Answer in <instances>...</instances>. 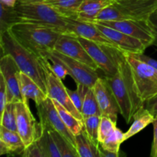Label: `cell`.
Listing matches in <instances>:
<instances>
[{
  "instance_id": "obj_1",
  "label": "cell",
  "mask_w": 157,
  "mask_h": 157,
  "mask_svg": "<svg viewBox=\"0 0 157 157\" xmlns=\"http://www.w3.org/2000/svg\"><path fill=\"white\" fill-rule=\"evenodd\" d=\"M113 52L117 62V71L113 76L104 78L117 101L120 113L129 124L134 115L144 107L145 102L138 94L131 66L124 52L117 48H113Z\"/></svg>"
},
{
  "instance_id": "obj_2",
  "label": "cell",
  "mask_w": 157,
  "mask_h": 157,
  "mask_svg": "<svg viewBox=\"0 0 157 157\" xmlns=\"http://www.w3.org/2000/svg\"><path fill=\"white\" fill-rule=\"evenodd\" d=\"M2 56L10 55L20 71L36 82L47 94L48 78L44 58L27 50L14 38L9 30L0 35Z\"/></svg>"
},
{
  "instance_id": "obj_3",
  "label": "cell",
  "mask_w": 157,
  "mask_h": 157,
  "mask_svg": "<svg viewBox=\"0 0 157 157\" xmlns=\"http://www.w3.org/2000/svg\"><path fill=\"white\" fill-rule=\"evenodd\" d=\"M9 32L23 47L39 57L55 49V44L61 34L46 26L23 21L12 25Z\"/></svg>"
},
{
  "instance_id": "obj_4",
  "label": "cell",
  "mask_w": 157,
  "mask_h": 157,
  "mask_svg": "<svg viewBox=\"0 0 157 157\" xmlns=\"http://www.w3.org/2000/svg\"><path fill=\"white\" fill-rule=\"evenodd\" d=\"M14 9L20 21L40 25L61 33L70 34L64 17L41 0H18Z\"/></svg>"
},
{
  "instance_id": "obj_5",
  "label": "cell",
  "mask_w": 157,
  "mask_h": 157,
  "mask_svg": "<svg viewBox=\"0 0 157 157\" xmlns=\"http://www.w3.org/2000/svg\"><path fill=\"white\" fill-rule=\"evenodd\" d=\"M130 64L135 85L140 98L146 102L157 94V70L150 64L124 52Z\"/></svg>"
},
{
  "instance_id": "obj_6",
  "label": "cell",
  "mask_w": 157,
  "mask_h": 157,
  "mask_svg": "<svg viewBox=\"0 0 157 157\" xmlns=\"http://www.w3.org/2000/svg\"><path fill=\"white\" fill-rule=\"evenodd\" d=\"M15 106L17 130L26 147L41 136L44 129L32 115L29 103L20 101L15 103Z\"/></svg>"
},
{
  "instance_id": "obj_7",
  "label": "cell",
  "mask_w": 157,
  "mask_h": 157,
  "mask_svg": "<svg viewBox=\"0 0 157 157\" xmlns=\"http://www.w3.org/2000/svg\"><path fill=\"white\" fill-rule=\"evenodd\" d=\"M36 108L43 129L53 130L58 132L75 147V136L63 122L52 98L48 97L41 104L36 105Z\"/></svg>"
},
{
  "instance_id": "obj_8",
  "label": "cell",
  "mask_w": 157,
  "mask_h": 157,
  "mask_svg": "<svg viewBox=\"0 0 157 157\" xmlns=\"http://www.w3.org/2000/svg\"><path fill=\"white\" fill-rule=\"evenodd\" d=\"M78 38L96 63L98 68L105 74V77H112L117 73L118 66L113 47L103 45L82 37L78 36Z\"/></svg>"
},
{
  "instance_id": "obj_9",
  "label": "cell",
  "mask_w": 157,
  "mask_h": 157,
  "mask_svg": "<svg viewBox=\"0 0 157 157\" xmlns=\"http://www.w3.org/2000/svg\"><path fill=\"white\" fill-rule=\"evenodd\" d=\"M97 23L113 28L140 41L147 48L154 44V32L148 21L125 19L121 21H98ZM95 23V22H94Z\"/></svg>"
},
{
  "instance_id": "obj_10",
  "label": "cell",
  "mask_w": 157,
  "mask_h": 157,
  "mask_svg": "<svg viewBox=\"0 0 157 157\" xmlns=\"http://www.w3.org/2000/svg\"><path fill=\"white\" fill-rule=\"evenodd\" d=\"M112 4L118 9L121 20L148 21L157 9V0H113Z\"/></svg>"
},
{
  "instance_id": "obj_11",
  "label": "cell",
  "mask_w": 157,
  "mask_h": 157,
  "mask_svg": "<svg viewBox=\"0 0 157 157\" xmlns=\"http://www.w3.org/2000/svg\"><path fill=\"white\" fill-rule=\"evenodd\" d=\"M20 73L19 67L10 55L1 57L0 74L3 76L7 87L8 103L24 101L20 87Z\"/></svg>"
},
{
  "instance_id": "obj_12",
  "label": "cell",
  "mask_w": 157,
  "mask_h": 157,
  "mask_svg": "<svg viewBox=\"0 0 157 157\" xmlns=\"http://www.w3.org/2000/svg\"><path fill=\"white\" fill-rule=\"evenodd\" d=\"M52 52L63 63L68 75L75 80L76 84H82L89 87L94 86L99 78L97 70L56 50H52Z\"/></svg>"
},
{
  "instance_id": "obj_13",
  "label": "cell",
  "mask_w": 157,
  "mask_h": 157,
  "mask_svg": "<svg viewBox=\"0 0 157 157\" xmlns=\"http://www.w3.org/2000/svg\"><path fill=\"white\" fill-rule=\"evenodd\" d=\"M63 55L81 61L98 70V67L86 49L78 40V36L72 34L61 33L55 44V49Z\"/></svg>"
},
{
  "instance_id": "obj_14",
  "label": "cell",
  "mask_w": 157,
  "mask_h": 157,
  "mask_svg": "<svg viewBox=\"0 0 157 157\" xmlns=\"http://www.w3.org/2000/svg\"><path fill=\"white\" fill-rule=\"evenodd\" d=\"M44 58V57H43ZM44 58V62L47 70L48 78V90L47 94L50 98L54 101H56L60 104L63 106L64 108L67 109L69 112L72 113L78 119L83 121L82 114L81 112L78 111V109L75 107V104L71 100L68 93L67 91V87L62 83V80L60 79L46 64V58Z\"/></svg>"
},
{
  "instance_id": "obj_15",
  "label": "cell",
  "mask_w": 157,
  "mask_h": 157,
  "mask_svg": "<svg viewBox=\"0 0 157 157\" xmlns=\"http://www.w3.org/2000/svg\"><path fill=\"white\" fill-rule=\"evenodd\" d=\"M67 31L70 34L76 36L82 37L86 39L95 41L103 45L117 48L116 44L107 38L99 29L97 28L94 23L86 22L80 21L76 18H67L64 17Z\"/></svg>"
},
{
  "instance_id": "obj_16",
  "label": "cell",
  "mask_w": 157,
  "mask_h": 157,
  "mask_svg": "<svg viewBox=\"0 0 157 157\" xmlns=\"http://www.w3.org/2000/svg\"><path fill=\"white\" fill-rule=\"evenodd\" d=\"M94 24L107 38L116 44L118 49L125 53L142 54L147 48L140 41L124 32L99 23L95 22Z\"/></svg>"
},
{
  "instance_id": "obj_17",
  "label": "cell",
  "mask_w": 157,
  "mask_h": 157,
  "mask_svg": "<svg viewBox=\"0 0 157 157\" xmlns=\"http://www.w3.org/2000/svg\"><path fill=\"white\" fill-rule=\"evenodd\" d=\"M93 88L102 116L108 117L117 121L118 113H120L119 106L105 78H98Z\"/></svg>"
},
{
  "instance_id": "obj_18",
  "label": "cell",
  "mask_w": 157,
  "mask_h": 157,
  "mask_svg": "<svg viewBox=\"0 0 157 157\" xmlns=\"http://www.w3.org/2000/svg\"><path fill=\"white\" fill-rule=\"evenodd\" d=\"M25 148L18 132L0 127V154L20 155Z\"/></svg>"
},
{
  "instance_id": "obj_19",
  "label": "cell",
  "mask_w": 157,
  "mask_h": 157,
  "mask_svg": "<svg viewBox=\"0 0 157 157\" xmlns=\"http://www.w3.org/2000/svg\"><path fill=\"white\" fill-rule=\"evenodd\" d=\"M20 87L24 102L29 103V100L31 99L34 101L35 105H38L48 97L32 78L21 71L20 73Z\"/></svg>"
},
{
  "instance_id": "obj_20",
  "label": "cell",
  "mask_w": 157,
  "mask_h": 157,
  "mask_svg": "<svg viewBox=\"0 0 157 157\" xmlns=\"http://www.w3.org/2000/svg\"><path fill=\"white\" fill-rule=\"evenodd\" d=\"M113 0H84L77 13V19L94 23L100 12L112 4Z\"/></svg>"
},
{
  "instance_id": "obj_21",
  "label": "cell",
  "mask_w": 157,
  "mask_h": 157,
  "mask_svg": "<svg viewBox=\"0 0 157 157\" xmlns=\"http://www.w3.org/2000/svg\"><path fill=\"white\" fill-rule=\"evenodd\" d=\"M76 148L79 157H100V144H94L87 136L84 129L79 134L75 136Z\"/></svg>"
},
{
  "instance_id": "obj_22",
  "label": "cell",
  "mask_w": 157,
  "mask_h": 157,
  "mask_svg": "<svg viewBox=\"0 0 157 157\" xmlns=\"http://www.w3.org/2000/svg\"><path fill=\"white\" fill-rule=\"evenodd\" d=\"M52 6L62 16L76 18L77 13L84 0H41Z\"/></svg>"
},
{
  "instance_id": "obj_23",
  "label": "cell",
  "mask_w": 157,
  "mask_h": 157,
  "mask_svg": "<svg viewBox=\"0 0 157 157\" xmlns=\"http://www.w3.org/2000/svg\"><path fill=\"white\" fill-rule=\"evenodd\" d=\"M133 119H134V121L133 124L125 133V140L137 134L149 124H153V121L155 120V117L144 107L134 115Z\"/></svg>"
},
{
  "instance_id": "obj_24",
  "label": "cell",
  "mask_w": 157,
  "mask_h": 157,
  "mask_svg": "<svg viewBox=\"0 0 157 157\" xmlns=\"http://www.w3.org/2000/svg\"><path fill=\"white\" fill-rule=\"evenodd\" d=\"M52 101H53L54 104H55L60 117L62 119L63 122L64 123L66 127L69 129V130L75 136L79 134L84 127V121L78 119L71 112H69L67 109L64 108L61 104H60L58 101H54V100H52Z\"/></svg>"
},
{
  "instance_id": "obj_25",
  "label": "cell",
  "mask_w": 157,
  "mask_h": 157,
  "mask_svg": "<svg viewBox=\"0 0 157 157\" xmlns=\"http://www.w3.org/2000/svg\"><path fill=\"white\" fill-rule=\"evenodd\" d=\"M36 141L45 157H61L56 144L48 130L44 129L41 136Z\"/></svg>"
},
{
  "instance_id": "obj_26",
  "label": "cell",
  "mask_w": 157,
  "mask_h": 157,
  "mask_svg": "<svg viewBox=\"0 0 157 157\" xmlns=\"http://www.w3.org/2000/svg\"><path fill=\"white\" fill-rule=\"evenodd\" d=\"M81 114L83 118L90 116H102L101 108L98 104L96 95L93 87H90L86 94L81 109Z\"/></svg>"
},
{
  "instance_id": "obj_27",
  "label": "cell",
  "mask_w": 157,
  "mask_h": 157,
  "mask_svg": "<svg viewBox=\"0 0 157 157\" xmlns=\"http://www.w3.org/2000/svg\"><path fill=\"white\" fill-rule=\"evenodd\" d=\"M1 16H0V35L9 30L12 25L20 22V19L15 12V9L8 7L0 3Z\"/></svg>"
},
{
  "instance_id": "obj_28",
  "label": "cell",
  "mask_w": 157,
  "mask_h": 157,
  "mask_svg": "<svg viewBox=\"0 0 157 157\" xmlns=\"http://www.w3.org/2000/svg\"><path fill=\"white\" fill-rule=\"evenodd\" d=\"M48 131L53 137L61 157H79L76 148L74 147L62 135L53 130H48Z\"/></svg>"
},
{
  "instance_id": "obj_29",
  "label": "cell",
  "mask_w": 157,
  "mask_h": 157,
  "mask_svg": "<svg viewBox=\"0 0 157 157\" xmlns=\"http://www.w3.org/2000/svg\"><path fill=\"white\" fill-rule=\"evenodd\" d=\"M1 126L8 130L18 132L15 103H7L3 111L1 113Z\"/></svg>"
},
{
  "instance_id": "obj_30",
  "label": "cell",
  "mask_w": 157,
  "mask_h": 157,
  "mask_svg": "<svg viewBox=\"0 0 157 157\" xmlns=\"http://www.w3.org/2000/svg\"><path fill=\"white\" fill-rule=\"evenodd\" d=\"M124 141H125V133H123L120 129L117 128L105 140L103 141L102 143H100V146L104 150L119 153L120 147Z\"/></svg>"
},
{
  "instance_id": "obj_31",
  "label": "cell",
  "mask_w": 157,
  "mask_h": 157,
  "mask_svg": "<svg viewBox=\"0 0 157 157\" xmlns=\"http://www.w3.org/2000/svg\"><path fill=\"white\" fill-rule=\"evenodd\" d=\"M101 116H90L84 118V130L87 133L88 137L93 141L94 144L99 145L98 141V133H99L100 124H101Z\"/></svg>"
},
{
  "instance_id": "obj_32",
  "label": "cell",
  "mask_w": 157,
  "mask_h": 157,
  "mask_svg": "<svg viewBox=\"0 0 157 157\" xmlns=\"http://www.w3.org/2000/svg\"><path fill=\"white\" fill-rule=\"evenodd\" d=\"M90 88V87L82 84H77V89L75 90H71L67 88V91L68 93L71 100L75 104V107L81 113L84 98H85L86 94H87V91Z\"/></svg>"
},
{
  "instance_id": "obj_33",
  "label": "cell",
  "mask_w": 157,
  "mask_h": 157,
  "mask_svg": "<svg viewBox=\"0 0 157 157\" xmlns=\"http://www.w3.org/2000/svg\"><path fill=\"white\" fill-rule=\"evenodd\" d=\"M117 129V121H113L108 117H101L98 133V141L102 143Z\"/></svg>"
},
{
  "instance_id": "obj_34",
  "label": "cell",
  "mask_w": 157,
  "mask_h": 157,
  "mask_svg": "<svg viewBox=\"0 0 157 157\" xmlns=\"http://www.w3.org/2000/svg\"><path fill=\"white\" fill-rule=\"evenodd\" d=\"M20 156L24 157H45L37 141L26 147Z\"/></svg>"
},
{
  "instance_id": "obj_35",
  "label": "cell",
  "mask_w": 157,
  "mask_h": 157,
  "mask_svg": "<svg viewBox=\"0 0 157 157\" xmlns=\"http://www.w3.org/2000/svg\"><path fill=\"white\" fill-rule=\"evenodd\" d=\"M7 103V87H6L3 76L0 74V110H1V113L3 111Z\"/></svg>"
},
{
  "instance_id": "obj_36",
  "label": "cell",
  "mask_w": 157,
  "mask_h": 157,
  "mask_svg": "<svg viewBox=\"0 0 157 157\" xmlns=\"http://www.w3.org/2000/svg\"><path fill=\"white\" fill-rule=\"evenodd\" d=\"M145 103V108L155 117H157V94L147 100Z\"/></svg>"
},
{
  "instance_id": "obj_37",
  "label": "cell",
  "mask_w": 157,
  "mask_h": 157,
  "mask_svg": "<svg viewBox=\"0 0 157 157\" xmlns=\"http://www.w3.org/2000/svg\"><path fill=\"white\" fill-rule=\"evenodd\" d=\"M153 141L151 148V153L150 156L152 157H157V117H155V120L153 122Z\"/></svg>"
},
{
  "instance_id": "obj_38",
  "label": "cell",
  "mask_w": 157,
  "mask_h": 157,
  "mask_svg": "<svg viewBox=\"0 0 157 157\" xmlns=\"http://www.w3.org/2000/svg\"><path fill=\"white\" fill-rule=\"evenodd\" d=\"M135 58H138V59L141 60V61H144V62L147 63V64H150L151 66H153L154 68H156L157 70V61L156 60L153 59V58H150V57L147 56V55H144V53L142 54H132Z\"/></svg>"
},
{
  "instance_id": "obj_39",
  "label": "cell",
  "mask_w": 157,
  "mask_h": 157,
  "mask_svg": "<svg viewBox=\"0 0 157 157\" xmlns=\"http://www.w3.org/2000/svg\"><path fill=\"white\" fill-rule=\"evenodd\" d=\"M155 11L153 14L151 15V16L150 17L148 20V22L150 24V25L151 26L152 29H153V32H154L155 35V39L154 41V45L157 46V12Z\"/></svg>"
},
{
  "instance_id": "obj_40",
  "label": "cell",
  "mask_w": 157,
  "mask_h": 157,
  "mask_svg": "<svg viewBox=\"0 0 157 157\" xmlns=\"http://www.w3.org/2000/svg\"><path fill=\"white\" fill-rule=\"evenodd\" d=\"M99 151H100V157H118L119 156V153H113V152L108 151V150H104L101 148V147H99Z\"/></svg>"
},
{
  "instance_id": "obj_41",
  "label": "cell",
  "mask_w": 157,
  "mask_h": 157,
  "mask_svg": "<svg viewBox=\"0 0 157 157\" xmlns=\"http://www.w3.org/2000/svg\"><path fill=\"white\" fill-rule=\"evenodd\" d=\"M18 0H0V3L3 4L4 6H8V7H15Z\"/></svg>"
},
{
  "instance_id": "obj_42",
  "label": "cell",
  "mask_w": 157,
  "mask_h": 157,
  "mask_svg": "<svg viewBox=\"0 0 157 157\" xmlns=\"http://www.w3.org/2000/svg\"><path fill=\"white\" fill-rule=\"evenodd\" d=\"M156 12H157V9H156Z\"/></svg>"
}]
</instances>
